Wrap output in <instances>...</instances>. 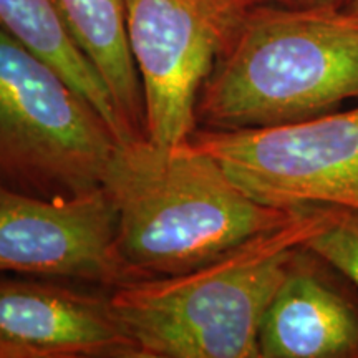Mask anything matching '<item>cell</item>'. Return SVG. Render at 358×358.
I'll list each match as a JSON object with an SVG mask.
<instances>
[{
    "label": "cell",
    "mask_w": 358,
    "mask_h": 358,
    "mask_svg": "<svg viewBox=\"0 0 358 358\" xmlns=\"http://www.w3.org/2000/svg\"><path fill=\"white\" fill-rule=\"evenodd\" d=\"M70 34L95 66L133 138L145 136L141 83L128 43L127 0H55Z\"/></svg>",
    "instance_id": "obj_10"
},
{
    "label": "cell",
    "mask_w": 358,
    "mask_h": 358,
    "mask_svg": "<svg viewBox=\"0 0 358 358\" xmlns=\"http://www.w3.org/2000/svg\"><path fill=\"white\" fill-rule=\"evenodd\" d=\"M345 10H348L350 13H353V15L358 17V0H352L350 6H348Z\"/></svg>",
    "instance_id": "obj_14"
},
{
    "label": "cell",
    "mask_w": 358,
    "mask_h": 358,
    "mask_svg": "<svg viewBox=\"0 0 358 358\" xmlns=\"http://www.w3.org/2000/svg\"><path fill=\"white\" fill-rule=\"evenodd\" d=\"M324 224L306 248L324 259L358 289V213L322 208Z\"/></svg>",
    "instance_id": "obj_12"
},
{
    "label": "cell",
    "mask_w": 358,
    "mask_h": 358,
    "mask_svg": "<svg viewBox=\"0 0 358 358\" xmlns=\"http://www.w3.org/2000/svg\"><path fill=\"white\" fill-rule=\"evenodd\" d=\"M118 138L58 71L0 30V178L82 194L101 187Z\"/></svg>",
    "instance_id": "obj_4"
},
{
    "label": "cell",
    "mask_w": 358,
    "mask_h": 358,
    "mask_svg": "<svg viewBox=\"0 0 358 358\" xmlns=\"http://www.w3.org/2000/svg\"><path fill=\"white\" fill-rule=\"evenodd\" d=\"M0 30L53 66L95 106L120 141L133 140L108 88L80 50L55 0H0Z\"/></svg>",
    "instance_id": "obj_11"
},
{
    "label": "cell",
    "mask_w": 358,
    "mask_h": 358,
    "mask_svg": "<svg viewBox=\"0 0 358 358\" xmlns=\"http://www.w3.org/2000/svg\"><path fill=\"white\" fill-rule=\"evenodd\" d=\"M268 2V0H262ZM279 6L289 7H325V8H347L352 0H271Z\"/></svg>",
    "instance_id": "obj_13"
},
{
    "label": "cell",
    "mask_w": 358,
    "mask_h": 358,
    "mask_svg": "<svg viewBox=\"0 0 358 358\" xmlns=\"http://www.w3.org/2000/svg\"><path fill=\"white\" fill-rule=\"evenodd\" d=\"M191 141L259 203L358 213V106L279 127L196 129Z\"/></svg>",
    "instance_id": "obj_5"
},
{
    "label": "cell",
    "mask_w": 358,
    "mask_h": 358,
    "mask_svg": "<svg viewBox=\"0 0 358 358\" xmlns=\"http://www.w3.org/2000/svg\"><path fill=\"white\" fill-rule=\"evenodd\" d=\"M324 209L294 219L189 272L118 284L116 319L141 358H261L268 303L294 257L324 224Z\"/></svg>",
    "instance_id": "obj_3"
},
{
    "label": "cell",
    "mask_w": 358,
    "mask_h": 358,
    "mask_svg": "<svg viewBox=\"0 0 358 358\" xmlns=\"http://www.w3.org/2000/svg\"><path fill=\"white\" fill-rule=\"evenodd\" d=\"M358 101V17L259 2L214 66L196 116L204 129L297 123Z\"/></svg>",
    "instance_id": "obj_2"
},
{
    "label": "cell",
    "mask_w": 358,
    "mask_h": 358,
    "mask_svg": "<svg viewBox=\"0 0 358 358\" xmlns=\"http://www.w3.org/2000/svg\"><path fill=\"white\" fill-rule=\"evenodd\" d=\"M261 358H358V289L306 245L259 334Z\"/></svg>",
    "instance_id": "obj_9"
},
{
    "label": "cell",
    "mask_w": 358,
    "mask_h": 358,
    "mask_svg": "<svg viewBox=\"0 0 358 358\" xmlns=\"http://www.w3.org/2000/svg\"><path fill=\"white\" fill-rule=\"evenodd\" d=\"M7 272L113 287L127 282L106 191L40 198L0 178V274Z\"/></svg>",
    "instance_id": "obj_7"
},
{
    "label": "cell",
    "mask_w": 358,
    "mask_h": 358,
    "mask_svg": "<svg viewBox=\"0 0 358 358\" xmlns=\"http://www.w3.org/2000/svg\"><path fill=\"white\" fill-rule=\"evenodd\" d=\"M262 0H127V30L141 83L145 138L191 141L198 100L214 66Z\"/></svg>",
    "instance_id": "obj_6"
},
{
    "label": "cell",
    "mask_w": 358,
    "mask_h": 358,
    "mask_svg": "<svg viewBox=\"0 0 358 358\" xmlns=\"http://www.w3.org/2000/svg\"><path fill=\"white\" fill-rule=\"evenodd\" d=\"M101 187L128 280L185 274L302 211L259 203L192 141H118Z\"/></svg>",
    "instance_id": "obj_1"
},
{
    "label": "cell",
    "mask_w": 358,
    "mask_h": 358,
    "mask_svg": "<svg viewBox=\"0 0 358 358\" xmlns=\"http://www.w3.org/2000/svg\"><path fill=\"white\" fill-rule=\"evenodd\" d=\"M138 357L110 297L0 277V358Z\"/></svg>",
    "instance_id": "obj_8"
}]
</instances>
